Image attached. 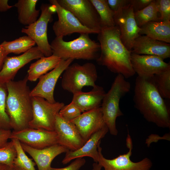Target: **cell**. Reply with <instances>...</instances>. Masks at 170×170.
I'll return each instance as SVG.
<instances>
[{"mask_svg": "<svg viewBox=\"0 0 170 170\" xmlns=\"http://www.w3.org/2000/svg\"><path fill=\"white\" fill-rule=\"evenodd\" d=\"M131 52L138 54L156 56L164 60L170 57V44L140 35L135 40Z\"/></svg>", "mask_w": 170, "mask_h": 170, "instance_id": "d6986e66", "label": "cell"}, {"mask_svg": "<svg viewBox=\"0 0 170 170\" xmlns=\"http://www.w3.org/2000/svg\"><path fill=\"white\" fill-rule=\"evenodd\" d=\"M107 2L114 13L130 4L129 0H107Z\"/></svg>", "mask_w": 170, "mask_h": 170, "instance_id": "d590c367", "label": "cell"}, {"mask_svg": "<svg viewBox=\"0 0 170 170\" xmlns=\"http://www.w3.org/2000/svg\"><path fill=\"white\" fill-rule=\"evenodd\" d=\"M70 121L76 126L85 143L106 125L100 106L84 112Z\"/></svg>", "mask_w": 170, "mask_h": 170, "instance_id": "ac0fdd59", "label": "cell"}, {"mask_svg": "<svg viewBox=\"0 0 170 170\" xmlns=\"http://www.w3.org/2000/svg\"><path fill=\"white\" fill-rule=\"evenodd\" d=\"M97 11L101 28L115 26L114 12L109 6L107 0H90Z\"/></svg>", "mask_w": 170, "mask_h": 170, "instance_id": "4316f807", "label": "cell"}, {"mask_svg": "<svg viewBox=\"0 0 170 170\" xmlns=\"http://www.w3.org/2000/svg\"><path fill=\"white\" fill-rule=\"evenodd\" d=\"M44 56L37 47H33L18 56L8 57L0 70V82L6 83L13 80L18 71L31 60Z\"/></svg>", "mask_w": 170, "mask_h": 170, "instance_id": "e0dca14e", "label": "cell"}, {"mask_svg": "<svg viewBox=\"0 0 170 170\" xmlns=\"http://www.w3.org/2000/svg\"><path fill=\"white\" fill-rule=\"evenodd\" d=\"M143 34L155 40L170 43V21H150L140 27Z\"/></svg>", "mask_w": 170, "mask_h": 170, "instance_id": "603a6c76", "label": "cell"}, {"mask_svg": "<svg viewBox=\"0 0 170 170\" xmlns=\"http://www.w3.org/2000/svg\"><path fill=\"white\" fill-rule=\"evenodd\" d=\"M130 88L129 82L122 75L118 74L103 99L101 107L103 119L110 134L116 136L118 133L116 126L117 118L123 115L120 108V101Z\"/></svg>", "mask_w": 170, "mask_h": 170, "instance_id": "5b68a950", "label": "cell"}, {"mask_svg": "<svg viewBox=\"0 0 170 170\" xmlns=\"http://www.w3.org/2000/svg\"><path fill=\"white\" fill-rule=\"evenodd\" d=\"M7 57V55L2 48L0 44V70L2 67L5 59Z\"/></svg>", "mask_w": 170, "mask_h": 170, "instance_id": "ab89813d", "label": "cell"}, {"mask_svg": "<svg viewBox=\"0 0 170 170\" xmlns=\"http://www.w3.org/2000/svg\"><path fill=\"white\" fill-rule=\"evenodd\" d=\"M25 152L33 158L38 170H48L51 167L54 159L57 156L69 150L66 147L56 144L42 149H36L21 143Z\"/></svg>", "mask_w": 170, "mask_h": 170, "instance_id": "44dd1931", "label": "cell"}, {"mask_svg": "<svg viewBox=\"0 0 170 170\" xmlns=\"http://www.w3.org/2000/svg\"><path fill=\"white\" fill-rule=\"evenodd\" d=\"M133 101L135 107L148 122L170 128V111L155 85L153 76L135 80Z\"/></svg>", "mask_w": 170, "mask_h": 170, "instance_id": "7a4b0ae2", "label": "cell"}, {"mask_svg": "<svg viewBox=\"0 0 170 170\" xmlns=\"http://www.w3.org/2000/svg\"><path fill=\"white\" fill-rule=\"evenodd\" d=\"M97 77L96 68L93 63L88 62L81 65L74 63L64 71L61 86L65 90L74 94L82 91L85 86L95 87Z\"/></svg>", "mask_w": 170, "mask_h": 170, "instance_id": "8992f818", "label": "cell"}, {"mask_svg": "<svg viewBox=\"0 0 170 170\" xmlns=\"http://www.w3.org/2000/svg\"><path fill=\"white\" fill-rule=\"evenodd\" d=\"M8 1V0H0V12L6 11L14 6L9 5Z\"/></svg>", "mask_w": 170, "mask_h": 170, "instance_id": "f35d334b", "label": "cell"}, {"mask_svg": "<svg viewBox=\"0 0 170 170\" xmlns=\"http://www.w3.org/2000/svg\"><path fill=\"white\" fill-rule=\"evenodd\" d=\"M11 140L14 144L17 154L14 161V165L21 167L25 170H36L35 163L26 155L20 142L15 139H11Z\"/></svg>", "mask_w": 170, "mask_h": 170, "instance_id": "f546056e", "label": "cell"}, {"mask_svg": "<svg viewBox=\"0 0 170 170\" xmlns=\"http://www.w3.org/2000/svg\"><path fill=\"white\" fill-rule=\"evenodd\" d=\"M49 2L55 6L58 18L52 26L56 37H63L75 33L98 34L96 31L82 25L71 12L60 5L56 0H50Z\"/></svg>", "mask_w": 170, "mask_h": 170, "instance_id": "8fae6325", "label": "cell"}, {"mask_svg": "<svg viewBox=\"0 0 170 170\" xmlns=\"http://www.w3.org/2000/svg\"><path fill=\"white\" fill-rule=\"evenodd\" d=\"M32 118L29 128L54 131L56 114L65 105L63 102L51 103L42 97H32Z\"/></svg>", "mask_w": 170, "mask_h": 170, "instance_id": "ba28073f", "label": "cell"}, {"mask_svg": "<svg viewBox=\"0 0 170 170\" xmlns=\"http://www.w3.org/2000/svg\"><path fill=\"white\" fill-rule=\"evenodd\" d=\"M7 95L6 83L0 82V128L11 130L9 119L6 110Z\"/></svg>", "mask_w": 170, "mask_h": 170, "instance_id": "4dcf8cb0", "label": "cell"}, {"mask_svg": "<svg viewBox=\"0 0 170 170\" xmlns=\"http://www.w3.org/2000/svg\"><path fill=\"white\" fill-rule=\"evenodd\" d=\"M134 16L137 25L139 28L149 22L159 21L155 0H153L143 9L134 12Z\"/></svg>", "mask_w": 170, "mask_h": 170, "instance_id": "83f0119b", "label": "cell"}, {"mask_svg": "<svg viewBox=\"0 0 170 170\" xmlns=\"http://www.w3.org/2000/svg\"><path fill=\"white\" fill-rule=\"evenodd\" d=\"M81 113L79 108L71 101L69 104L65 105L59 113L64 119L71 121L80 115Z\"/></svg>", "mask_w": 170, "mask_h": 170, "instance_id": "d6a6232c", "label": "cell"}, {"mask_svg": "<svg viewBox=\"0 0 170 170\" xmlns=\"http://www.w3.org/2000/svg\"><path fill=\"white\" fill-rule=\"evenodd\" d=\"M115 26L119 28L122 42L131 51L135 40L140 35L132 6L130 4L114 13Z\"/></svg>", "mask_w": 170, "mask_h": 170, "instance_id": "7c38bea8", "label": "cell"}, {"mask_svg": "<svg viewBox=\"0 0 170 170\" xmlns=\"http://www.w3.org/2000/svg\"><path fill=\"white\" fill-rule=\"evenodd\" d=\"M37 0H18L14 5L17 8L18 20L21 24L29 26L37 20L40 10L36 8Z\"/></svg>", "mask_w": 170, "mask_h": 170, "instance_id": "d4e9b609", "label": "cell"}, {"mask_svg": "<svg viewBox=\"0 0 170 170\" xmlns=\"http://www.w3.org/2000/svg\"><path fill=\"white\" fill-rule=\"evenodd\" d=\"M54 131L57 134L58 144L69 150H76L85 143L75 125L64 119L59 113L56 115Z\"/></svg>", "mask_w": 170, "mask_h": 170, "instance_id": "2e32d148", "label": "cell"}, {"mask_svg": "<svg viewBox=\"0 0 170 170\" xmlns=\"http://www.w3.org/2000/svg\"><path fill=\"white\" fill-rule=\"evenodd\" d=\"M15 170H25V169H24L23 168L20 167H19L17 166H16L14 165Z\"/></svg>", "mask_w": 170, "mask_h": 170, "instance_id": "7bdbcfd3", "label": "cell"}, {"mask_svg": "<svg viewBox=\"0 0 170 170\" xmlns=\"http://www.w3.org/2000/svg\"><path fill=\"white\" fill-rule=\"evenodd\" d=\"M16 154L12 141L8 142L5 146L0 148V163L14 166V161L16 156Z\"/></svg>", "mask_w": 170, "mask_h": 170, "instance_id": "1f68e13d", "label": "cell"}, {"mask_svg": "<svg viewBox=\"0 0 170 170\" xmlns=\"http://www.w3.org/2000/svg\"><path fill=\"white\" fill-rule=\"evenodd\" d=\"M73 60L61 59L55 68L40 77L38 83L31 91V96L42 97L51 103L55 102L54 93L56 83L61 74Z\"/></svg>", "mask_w": 170, "mask_h": 170, "instance_id": "4fadbf2b", "label": "cell"}, {"mask_svg": "<svg viewBox=\"0 0 170 170\" xmlns=\"http://www.w3.org/2000/svg\"><path fill=\"white\" fill-rule=\"evenodd\" d=\"M89 35L81 34L78 38L69 41H65L63 37H56L50 44L52 55L65 60H96L100 54V46Z\"/></svg>", "mask_w": 170, "mask_h": 170, "instance_id": "277c9868", "label": "cell"}, {"mask_svg": "<svg viewBox=\"0 0 170 170\" xmlns=\"http://www.w3.org/2000/svg\"><path fill=\"white\" fill-rule=\"evenodd\" d=\"M159 21H170V0H156Z\"/></svg>", "mask_w": 170, "mask_h": 170, "instance_id": "836d02e7", "label": "cell"}, {"mask_svg": "<svg viewBox=\"0 0 170 170\" xmlns=\"http://www.w3.org/2000/svg\"><path fill=\"white\" fill-rule=\"evenodd\" d=\"M131 62L135 73L144 78H151L170 68L169 63H167L162 58L154 55L131 53Z\"/></svg>", "mask_w": 170, "mask_h": 170, "instance_id": "9a60e30c", "label": "cell"}, {"mask_svg": "<svg viewBox=\"0 0 170 170\" xmlns=\"http://www.w3.org/2000/svg\"><path fill=\"white\" fill-rule=\"evenodd\" d=\"M100 142L98 147L99 157L98 163L104 170H150L152 166L151 160L146 157L137 162L132 161L130 158L132 154L133 144L129 133L126 139V145L128 149L127 153L119 155L111 159L105 158L102 153Z\"/></svg>", "mask_w": 170, "mask_h": 170, "instance_id": "9c48e42d", "label": "cell"}, {"mask_svg": "<svg viewBox=\"0 0 170 170\" xmlns=\"http://www.w3.org/2000/svg\"><path fill=\"white\" fill-rule=\"evenodd\" d=\"M153 79L159 93L163 99H170V68L155 75Z\"/></svg>", "mask_w": 170, "mask_h": 170, "instance_id": "f1b7e54d", "label": "cell"}, {"mask_svg": "<svg viewBox=\"0 0 170 170\" xmlns=\"http://www.w3.org/2000/svg\"><path fill=\"white\" fill-rule=\"evenodd\" d=\"M86 160L82 157L76 159L67 166L61 168L50 167L48 170H79L85 163Z\"/></svg>", "mask_w": 170, "mask_h": 170, "instance_id": "e575fe53", "label": "cell"}, {"mask_svg": "<svg viewBox=\"0 0 170 170\" xmlns=\"http://www.w3.org/2000/svg\"><path fill=\"white\" fill-rule=\"evenodd\" d=\"M86 27L99 33L101 30L99 15L90 0H56Z\"/></svg>", "mask_w": 170, "mask_h": 170, "instance_id": "30bf717a", "label": "cell"}, {"mask_svg": "<svg viewBox=\"0 0 170 170\" xmlns=\"http://www.w3.org/2000/svg\"><path fill=\"white\" fill-rule=\"evenodd\" d=\"M108 131V129L105 125L93 134L81 148L75 151H67L62 161V164H66L73 159L84 156L91 157L95 162L98 163L99 157L98 145Z\"/></svg>", "mask_w": 170, "mask_h": 170, "instance_id": "ffe728a7", "label": "cell"}, {"mask_svg": "<svg viewBox=\"0 0 170 170\" xmlns=\"http://www.w3.org/2000/svg\"><path fill=\"white\" fill-rule=\"evenodd\" d=\"M12 131L11 130L0 128V148L6 145L10 139Z\"/></svg>", "mask_w": 170, "mask_h": 170, "instance_id": "74e56055", "label": "cell"}, {"mask_svg": "<svg viewBox=\"0 0 170 170\" xmlns=\"http://www.w3.org/2000/svg\"><path fill=\"white\" fill-rule=\"evenodd\" d=\"M102 166L98 163L95 162L93 165L92 170H101Z\"/></svg>", "mask_w": 170, "mask_h": 170, "instance_id": "b9f144b4", "label": "cell"}, {"mask_svg": "<svg viewBox=\"0 0 170 170\" xmlns=\"http://www.w3.org/2000/svg\"><path fill=\"white\" fill-rule=\"evenodd\" d=\"M28 81L27 76L22 80L6 83L8 91L6 110L13 131L28 128L32 118V96Z\"/></svg>", "mask_w": 170, "mask_h": 170, "instance_id": "3957f363", "label": "cell"}, {"mask_svg": "<svg viewBox=\"0 0 170 170\" xmlns=\"http://www.w3.org/2000/svg\"><path fill=\"white\" fill-rule=\"evenodd\" d=\"M153 0H129L134 12L141 10L147 6Z\"/></svg>", "mask_w": 170, "mask_h": 170, "instance_id": "8d00e7d4", "label": "cell"}, {"mask_svg": "<svg viewBox=\"0 0 170 170\" xmlns=\"http://www.w3.org/2000/svg\"><path fill=\"white\" fill-rule=\"evenodd\" d=\"M18 140L20 143L36 149H42L57 144V136L55 131L42 129L27 128L12 131L10 139Z\"/></svg>", "mask_w": 170, "mask_h": 170, "instance_id": "5bb4252c", "label": "cell"}, {"mask_svg": "<svg viewBox=\"0 0 170 170\" xmlns=\"http://www.w3.org/2000/svg\"><path fill=\"white\" fill-rule=\"evenodd\" d=\"M35 41L28 36H24L10 41H4L0 46L7 55L9 54L13 53L20 54L24 53L35 45Z\"/></svg>", "mask_w": 170, "mask_h": 170, "instance_id": "484cf974", "label": "cell"}, {"mask_svg": "<svg viewBox=\"0 0 170 170\" xmlns=\"http://www.w3.org/2000/svg\"><path fill=\"white\" fill-rule=\"evenodd\" d=\"M98 34L100 53L96 60L112 72L130 78L135 73L131 65V52L122 42L120 32L116 26L102 28Z\"/></svg>", "mask_w": 170, "mask_h": 170, "instance_id": "6da1fadb", "label": "cell"}, {"mask_svg": "<svg viewBox=\"0 0 170 170\" xmlns=\"http://www.w3.org/2000/svg\"><path fill=\"white\" fill-rule=\"evenodd\" d=\"M61 60L60 58L53 55L39 58L30 65L27 71L28 80L36 81L41 76L55 68Z\"/></svg>", "mask_w": 170, "mask_h": 170, "instance_id": "cb8c5ba5", "label": "cell"}, {"mask_svg": "<svg viewBox=\"0 0 170 170\" xmlns=\"http://www.w3.org/2000/svg\"><path fill=\"white\" fill-rule=\"evenodd\" d=\"M0 170H15L14 166H10L0 163Z\"/></svg>", "mask_w": 170, "mask_h": 170, "instance_id": "60d3db41", "label": "cell"}, {"mask_svg": "<svg viewBox=\"0 0 170 170\" xmlns=\"http://www.w3.org/2000/svg\"><path fill=\"white\" fill-rule=\"evenodd\" d=\"M41 14L35 22L22 28L21 32L32 38L45 57L52 55L47 36L48 23L53 20V15L56 12L55 6L51 4L42 3L40 6Z\"/></svg>", "mask_w": 170, "mask_h": 170, "instance_id": "52a82bcc", "label": "cell"}, {"mask_svg": "<svg viewBox=\"0 0 170 170\" xmlns=\"http://www.w3.org/2000/svg\"><path fill=\"white\" fill-rule=\"evenodd\" d=\"M105 94L102 87L96 85L89 92L81 91L73 94L71 101L83 113L100 106Z\"/></svg>", "mask_w": 170, "mask_h": 170, "instance_id": "7402d4cb", "label": "cell"}]
</instances>
